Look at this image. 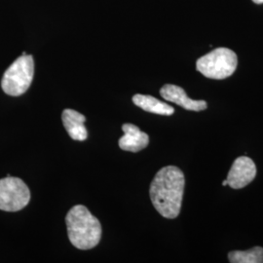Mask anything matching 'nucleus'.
<instances>
[{
	"label": "nucleus",
	"mask_w": 263,
	"mask_h": 263,
	"mask_svg": "<svg viewBox=\"0 0 263 263\" xmlns=\"http://www.w3.org/2000/svg\"><path fill=\"white\" fill-rule=\"evenodd\" d=\"M255 177L256 166L254 161L247 156H240L233 162L226 179L230 187L241 189L249 185Z\"/></svg>",
	"instance_id": "423d86ee"
},
{
	"label": "nucleus",
	"mask_w": 263,
	"mask_h": 263,
	"mask_svg": "<svg viewBox=\"0 0 263 263\" xmlns=\"http://www.w3.org/2000/svg\"><path fill=\"white\" fill-rule=\"evenodd\" d=\"M229 262L263 263L262 247H254L248 251H232L228 254Z\"/></svg>",
	"instance_id": "9b49d317"
},
{
	"label": "nucleus",
	"mask_w": 263,
	"mask_h": 263,
	"mask_svg": "<svg viewBox=\"0 0 263 263\" xmlns=\"http://www.w3.org/2000/svg\"><path fill=\"white\" fill-rule=\"evenodd\" d=\"M254 3H256V4H262L263 0H253Z\"/></svg>",
	"instance_id": "f8f14e48"
},
{
	"label": "nucleus",
	"mask_w": 263,
	"mask_h": 263,
	"mask_svg": "<svg viewBox=\"0 0 263 263\" xmlns=\"http://www.w3.org/2000/svg\"><path fill=\"white\" fill-rule=\"evenodd\" d=\"M160 95L164 100L177 104L190 111H202L208 107L207 102L191 100L188 98L185 91L177 85H164L160 90Z\"/></svg>",
	"instance_id": "0eeeda50"
},
{
	"label": "nucleus",
	"mask_w": 263,
	"mask_h": 263,
	"mask_svg": "<svg viewBox=\"0 0 263 263\" xmlns=\"http://www.w3.org/2000/svg\"><path fill=\"white\" fill-rule=\"evenodd\" d=\"M124 136L119 140V147L125 151L139 152L144 149L149 143V137L146 133L131 123L123 124Z\"/></svg>",
	"instance_id": "6e6552de"
},
{
	"label": "nucleus",
	"mask_w": 263,
	"mask_h": 263,
	"mask_svg": "<svg viewBox=\"0 0 263 263\" xmlns=\"http://www.w3.org/2000/svg\"><path fill=\"white\" fill-rule=\"evenodd\" d=\"M133 103L147 112L166 115V116H170L175 112V109L173 106H171L170 104L166 103H163L158 99L148 95H135L133 97Z\"/></svg>",
	"instance_id": "9d476101"
},
{
	"label": "nucleus",
	"mask_w": 263,
	"mask_h": 263,
	"mask_svg": "<svg viewBox=\"0 0 263 263\" xmlns=\"http://www.w3.org/2000/svg\"><path fill=\"white\" fill-rule=\"evenodd\" d=\"M30 200V191L27 184L14 177L0 179V210L18 212L27 207Z\"/></svg>",
	"instance_id": "39448f33"
},
{
	"label": "nucleus",
	"mask_w": 263,
	"mask_h": 263,
	"mask_svg": "<svg viewBox=\"0 0 263 263\" xmlns=\"http://www.w3.org/2000/svg\"><path fill=\"white\" fill-rule=\"evenodd\" d=\"M34 62L30 55H22L7 68L2 77V90L9 96L25 94L32 82Z\"/></svg>",
	"instance_id": "20e7f679"
},
{
	"label": "nucleus",
	"mask_w": 263,
	"mask_h": 263,
	"mask_svg": "<svg viewBox=\"0 0 263 263\" xmlns=\"http://www.w3.org/2000/svg\"><path fill=\"white\" fill-rule=\"evenodd\" d=\"M238 59L235 52L228 48H216L207 55L198 59L196 68L204 76L221 80L235 72Z\"/></svg>",
	"instance_id": "7ed1b4c3"
},
{
	"label": "nucleus",
	"mask_w": 263,
	"mask_h": 263,
	"mask_svg": "<svg viewBox=\"0 0 263 263\" xmlns=\"http://www.w3.org/2000/svg\"><path fill=\"white\" fill-rule=\"evenodd\" d=\"M62 119L65 129L72 140L78 141L87 140L88 132L84 126L86 117L83 114L73 109H65L62 114Z\"/></svg>",
	"instance_id": "1a4fd4ad"
},
{
	"label": "nucleus",
	"mask_w": 263,
	"mask_h": 263,
	"mask_svg": "<svg viewBox=\"0 0 263 263\" xmlns=\"http://www.w3.org/2000/svg\"><path fill=\"white\" fill-rule=\"evenodd\" d=\"M222 185H223V186H226V185H228V181H227V179H226V180H223V182H222Z\"/></svg>",
	"instance_id": "ddd939ff"
},
{
	"label": "nucleus",
	"mask_w": 263,
	"mask_h": 263,
	"mask_svg": "<svg viewBox=\"0 0 263 263\" xmlns=\"http://www.w3.org/2000/svg\"><path fill=\"white\" fill-rule=\"evenodd\" d=\"M70 243L79 250H90L100 243L102 226L100 220L82 205L69 210L66 217Z\"/></svg>",
	"instance_id": "f03ea898"
},
{
	"label": "nucleus",
	"mask_w": 263,
	"mask_h": 263,
	"mask_svg": "<svg viewBox=\"0 0 263 263\" xmlns=\"http://www.w3.org/2000/svg\"><path fill=\"white\" fill-rule=\"evenodd\" d=\"M185 179L176 166H166L158 171L151 181V202L160 215L169 219L178 217L184 193Z\"/></svg>",
	"instance_id": "f257e3e1"
}]
</instances>
